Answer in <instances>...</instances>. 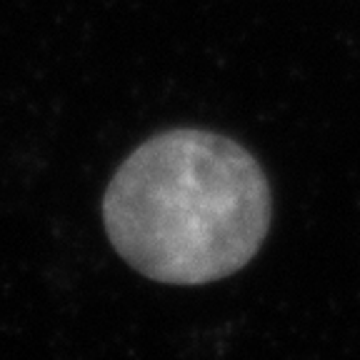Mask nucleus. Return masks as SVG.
<instances>
[{
	"label": "nucleus",
	"mask_w": 360,
	"mask_h": 360,
	"mask_svg": "<svg viewBox=\"0 0 360 360\" xmlns=\"http://www.w3.org/2000/svg\"><path fill=\"white\" fill-rule=\"evenodd\" d=\"M270 215L258 160L225 135L193 128L135 148L103 198V223L120 258L168 285H202L245 268Z\"/></svg>",
	"instance_id": "nucleus-1"
}]
</instances>
